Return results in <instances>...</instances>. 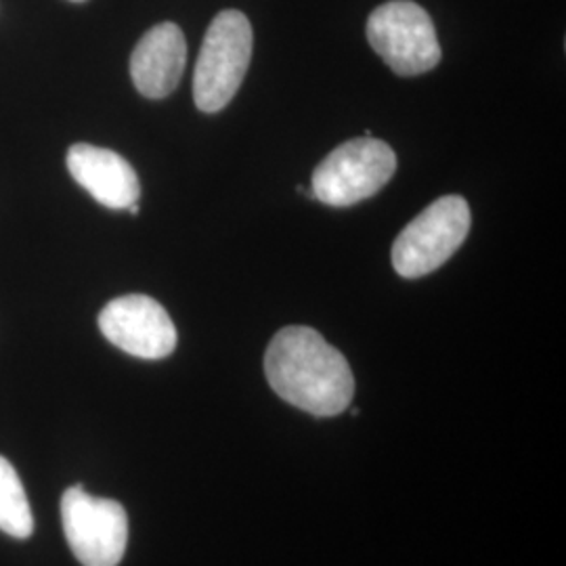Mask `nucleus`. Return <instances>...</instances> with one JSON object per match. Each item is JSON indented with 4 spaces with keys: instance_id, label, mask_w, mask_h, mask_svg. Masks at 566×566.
I'll use <instances>...</instances> for the list:
<instances>
[{
    "instance_id": "1",
    "label": "nucleus",
    "mask_w": 566,
    "mask_h": 566,
    "mask_svg": "<svg viewBox=\"0 0 566 566\" xmlns=\"http://www.w3.org/2000/svg\"><path fill=\"white\" fill-rule=\"evenodd\" d=\"M264 374L285 403L315 418L343 413L355 395L346 357L304 325H290L275 334L264 355Z\"/></svg>"
},
{
    "instance_id": "2",
    "label": "nucleus",
    "mask_w": 566,
    "mask_h": 566,
    "mask_svg": "<svg viewBox=\"0 0 566 566\" xmlns=\"http://www.w3.org/2000/svg\"><path fill=\"white\" fill-rule=\"evenodd\" d=\"M254 34L242 11H221L203 36L193 72V102L200 112L217 114L240 91L252 60Z\"/></svg>"
},
{
    "instance_id": "3",
    "label": "nucleus",
    "mask_w": 566,
    "mask_h": 566,
    "mask_svg": "<svg viewBox=\"0 0 566 566\" xmlns=\"http://www.w3.org/2000/svg\"><path fill=\"white\" fill-rule=\"evenodd\" d=\"M470 206L462 196H446L424 208L399 233L392 266L405 280L437 271L462 248L470 231Z\"/></svg>"
},
{
    "instance_id": "4",
    "label": "nucleus",
    "mask_w": 566,
    "mask_h": 566,
    "mask_svg": "<svg viewBox=\"0 0 566 566\" xmlns=\"http://www.w3.org/2000/svg\"><path fill=\"white\" fill-rule=\"evenodd\" d=\"M397 170V156L380 139H350L325 156L311 179L315 200L348 208L376 196Z\"/></svg>"
},
{
    "instance_id": "5",
    "label": "nucleus",
    "mask_w": 566,
    "mask_h": 566,
    "mask_svg": "<svg viewBox=\"0 0 566 566\" xmlns=\"http://www.w3.org/2000/svg\"><path fill=\"white\" fill-rule=\"evenodd\" d=\"M367 41L399 76H420L443 57L434 23L411 0H390L367 20Z\"/></svg>"
},
{
    "instance_id": "6",
    "label": "nucleus",
    "mask_w": 566,
    "mask_h": 566,
    "mask_svg": "<svg viewBox=\"0 0 566 566\" xmlns=\"http://www.w3.org/2000/svg\"><path fill=\"white\" fill-rule=\"evenodd\" d=\"M65 539L82 566H118L128 542L126 510L105 497L72 486L61 500Z\"/></svg>"
},
{
    "instance_id": "7",
    "label": "nucleus",
    "mask_w": 566,
    "mask_h": 566,
    "mask_svg": "<svg viewBox=\"0 0 566 566\" xmlns=\"http://www.w3.org/2000/svg\"><path fill=\"white\" fill-rule=\"evenodd\" d=\"M103 336L139 359H164L177 348V327L163 304L143 294L116 298L99 315Z\"/></svg>"
},
{
    "instance_id": "8",
    "label": "nucleus",
    "mask_w": 566,
    "mask_h": 566,
    "mask_svg": "<svg viewBox=\"0 0 566 566\" xmlns=\"http://www.w3.org/2000/svg\"><path fill=\"white\" fill-rule=\"evenodd\" d=\"M187 65V42L172 21L154 25L143 34L130 55V78L147 99L168 97L182 78Z\"/></svg>"
},
{
    "instance_id": "9",
    "label": "nucleus",
    "mask_w": 566,
    "mask_h": 566,
    "mask_svg": "<svg viewBox=\"0 0 566 566\" xmlns=\"http://www.w3.org/2000/svg\"><path fill=\"white\" fill-rule=\"evenodd\" d=\"M67 170L105 208L124 210L139 202L142 185L135 168L112 149L76 143L67 151Z\"/></svg>"
},
{
    "instance_id": "10",
    "label": "nucleus",
    "mask_w": 566,
    "mask_h": 566,
    "mask_svg": "<svg viewBox=\"0 0 566 566\" xmlns=\"http://www.w3.org/2000/svg\"><path fill=\"white\" fill-rule=\"evenodd\" d=\"M0 531L25 539L34 531V516L15 468L0 455Z\"/></svg>"
},
{
    "instance_id": "11",
    "label": "nucleus",
    "mask_w": 566,
    "mask_h": 566,
    "mask_svg": "<svg viewBox=\"0 0 566 566\" xmlns=\"http://www.w3.org/2000/svg\"><path fill=\"white\" fill-rule=\"evenodd\" d=\"M70 2H84V0H70Z\"/></svg>"
}]
</instances>
